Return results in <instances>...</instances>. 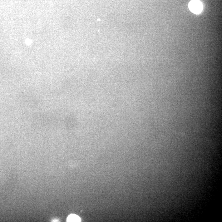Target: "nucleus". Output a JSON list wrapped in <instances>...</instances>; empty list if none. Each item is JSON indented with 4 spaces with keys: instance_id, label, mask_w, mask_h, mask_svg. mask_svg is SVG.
<instances>
[{
    "instance_id": "obj_2",
    "label": "nucleus",
    "mask_w": 222,
    "mask_h": 222,
    "mask_svg": "<svg viewBox=\"0 0 222 222\" xmlns=\"http://www.w3.org/2000/svg\"><path fill=\"white\" fill-rule=\"evenodd\" d=\"M67 222H80L81 219L80 217L75 214H71L68 216L67 219Z\"/></svg>"
},
{
    "instance_id": "obj_1",
    "label": "nucleus",
    "mask_w": 222,
    "mask_h": 222,
    "mask_svg": "<svg viewBox=\"0 0 222 222\" xmlns=\"http://www.w3.org/2000/svg\"><path fill=\"white\" fill-rule=\"evenodd\" d=\"M190 10L195 14H199L202 11L203 6L202 2L199 0H192L189 5Z\"/></svg>"
}]
</instances>
